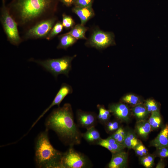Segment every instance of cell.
I'll return each instance as SVG.
<instances>
[{"label":"cell","mask_w":168,"mask_h":168,"mask_svg":"<svg viewBox=\"0 0 168 168\" xmlns=\"http://www.w3.org/2000/svg\"><path fill=\"white\" fill-rule=\"evenodd\" d=\"M88 161L84 155L76 152L72 147L62 153L60 168H82L86 167Z\"/></svg>","instance_id":"8992f818"},{"label":"cell","mask_w":168,"mask_h":168,"mask_svg":"<svg viewBox=\"0 0 168 168\" xmlns=\"http://www.w3.org/2000/svg\"><path fill=\"white\" fill-rule=\"evenodd\" d=\"M94 0H76L74 5L77 7H92Z\"/></svg>","instance_id":"4dcf8cb0"},{"label":"cell","mask_w":168,"mask_h":168,"mask_svg":"<svg viewBox=\"0 0 168 168\" xmlns=\"http://www.w3.org/2000/svg\"><path fill=\"white\" fill-rule=\"evenodd\" d=\"M59 37V41L57 47L59 49H66L75 44L77 40L72 36L66 33L60 35Z\"/></svg>","instance_id":"9a60e30c"},{"label":"cell","mask_w":168,"mask_h":168,"mask_svg":"<svg viewBox=\"0 0 168 168\" xmlns=\"http://www.w3.org/2000/svg\"><path fill=\"white\" fill-rule=\"evenodd\" d=\"M60 1L67 7H70L74 4L76 0H60Z\"/></svg>","instance_id":"d6a6232c"},{"label":"cell","mask_w":168,"mask_h":168,"mask_svg":"<svg viewBox=\"0 0 168 168\" xmlns=\"http://www.w3.org/2000/svg\"><path fill=\"white\" fill-rule=\"evenodd\" d=\"M151 113L148 122L151 126L152 129H157L161 125L162 118L159 111L153 112Z\"/></svg>","instance_id":"ffe728a7"},{"label":"cell","mask_w":168,"mask_h":168,"mask_svg":"<svg viewBox=\"0 0 168 168\" xmlns=\"http://www.w3.org/2000/svg\"><path fill=\"white\" fill-rule=\"evenodd\" d=\"M155 156L152 155H147L142 157L141 162L142 164L146 168L152 167L154 164Z\"/></svg>","instance_id":"d4e9b609"},{"label":"cell","mask_w":168,"mask_h":168,"mask_svg":"<svg viewBox=\"0 0 168 168\" xmlns=\"http://www.w3.org/2000/svg\"><path fill=\"white\" fill-rule=\"evenodd\" d=\"M45 125L46 130H53L64 144L70 147L81 142L82 134L75 123L69 103L54 110L47 118Z\"/></svg>","instance_id":"7a4b0ae2"},{"label":"cell","mask_w":168,"mask_h":168,"mask_svg":"<svg viewBox=\"0 0 168 168\" xmlns=\"http://www.w3.org/2000/svg\"><path fill=\"white\" fill-rule=\"evenodd\" d=\"M48 131L46 129L37 137L35 147V162L39 168H60L62 153L50 143Z\"/></svg>","instance_id":"3957f363"},{"label":"cell","mask_w":168,"mask_h":168,"mask_svg":"<svg viewBox=\"0 0 168 168\" xmlns=\"http://www.w3.org/2000/svg\"><path fill=\"white\" fill-rule=\"evenodd\" d=\"M165 166L164 161L163 159H161L157 164L156 168H164Z\"/></svg>","instance_id":"836d02e7"},{"label":"cell","mask_w":168,"mask_h":168,"mask_svg":"<svg viewBox=\"0 0 168 168\" xmlns=\"http://www.w3.org/2000/svg\"><path fill=\"white\" fill-rule=\"evenodd\" d=\"M140 142L134 134L132 132L129 131L125 133L124 144L126 147L134 149Z\"/></svg>","instance_id":"d6986e66"},{"label":"cell","mask_w":168,"mask_h":168,"mask_svg":"<svg viewBox=\"0 0 168 168\" xmlns=\"http://www.w3.org/2000/svg\"><path fill=\"white\" fill-rule=\"evenodd\" d=\"M157 154L162 158H168V147L157 149Z\"/></svg>","instance_id":"1f68e13d"},{"label":"cell","mask_w":168,"mask_h":168,"mask_svg":"<svg viewBox=\"0 0 168 168\" xmlns=\"http://www.w3.org/2000/svg\"><path fill=\"white\" fill-rule=\"evenodd\" d=\"M136 154L142 157L148 154V150L140 142L134 149Z\"/></svg>","instance_id":"f1b7e54d"},{"label":"cell","mask_w":168,"mask_h":168,"mask_svg":"<svg viewBox=\"0 0 168 168\" xmlns=\"http://www.w3.org/2000/svg\"><path fill=\"white\" fill-rule=\"evenodd\" d=\"M56 20V18L53 16L37 23L27 30L24 35V39L46 38L55 24Z\"/></svg>","instance_id":"52a82bcc"},{"label":"cell","mask_w":168,"mask_h":168,"mask_svg":"<svg viewBox=\"0 0 168 168\" xmlns=\"http://www.w3.org/2000/svg\"><path fill=\"white\" fill-rule=\"evenodd\" d=\"M109 110L117 119L122 121L128 120L129 109L125 104L121 103L113 104L109 107Z\"/></svg>","instance_id":"8fae6325"},{"label":"cell","mask_w":168,"mask_h":168,"mask_svg":"<svg viewBox=\"0 0 168 168\" xmlns=\"http://www.w3.org/2000/svg\"><path fill=\"white\" fill-rule=\"evenodd\" d=\"M115 44L114 35L111 32L95 30L86 43V46L101 49Z\"/></svg>","instance_id":"ba28073f"},{"label":"cell","mask_w":168,"mask_h":168,"mask_svg":"<svg viewBox=\"0 0 168 168\" xmlns=\"http://www.w3.org/2000/svg\"><path fill=\"white\" fill-rule=\"evenodd\" d=\"M136 130L138 134L143 138H146L152 130L148 122L146 119L139 120L137 123Z\"/></svg>","instance_id":"2e32d148"},{"label":"cell","mask_w":168,"mask_h":168,"mask_svg":"<svg viewBox=\"0 0 168 168\" xmlns=\"http://www.w3.org/2000/svg\"><path fill=\"white\" fill-rule=\"evenodd\" d=\"M72 91V89L71 86L66 83H63L51 104L43 112L34 123L31 128L34 127L37 122L52 107L55 105H57L58 107H59L61 103L64 98L68 95L71 94Z\"/></svg>","instance_id":"30bf717a"},{"label":"cell","mask_w":168,"mask_h":168,"mask_svg":"<svg viewBox=\"0 0 168 168\" xmlns=\"http://www.w3.org/2000/svg\"><path fill=\"white\" fill-rule=\"evenodd\" d=\"M97 107L99 113L97 115V119L101 123L105 124L108 121L110 117V112L106 110L103 105L98 104Z\"/></svg>","instance_id":"44dd1931"},{"label":"cell","mask_w":168,"mask_h":168,"mask_svg":"<svg viewBox=\"0 0 168 168\" xmlns=\"http://www.w3.org/2000/svg\"><path fill=\"white\" fill-rule=\"evenodd\" d=\"M134 115L139 120L145 119L149 112L145 106L139 104L137 105L133 109Z\"/></svg>","instance_id":"7402d4cb"},{"label":"cell","mask_w":168,"mask_h":168,"mask_svg":"<svg viewBox=\"0 0 168 168\" xmlns=\"http://www.w3.org/2000/svg\"><path fill=\"white\" fill-rule=\"evenodd\" d=\"M72 11L76 14L81 20V24L84 25L87 22L94 16V12L92 7H74Z\"/></svg>","instance_id":"4fadbf2b"},{"label":"cell","mask_w":168,"mask_h":168,"mask_svg":"<svg viewBox=\"0 0 168 168\" xmlns=\"http://www.w3.org/2000/svg\"><path fill=\"white\" fill-rule=\"evenodd\" d=\"M82 137L86 141L91 143L97 144L102 139L99 132L95 127L87 129L85 133L82 134Z\"/></svg>","instance_id":"e0dca14e"},{"label":"cell","mask_w":168,"mask_h":168,"mask_svg":"<svg viewBox=\"0 0 168 168\" xmlns=\"http://www.w3.org/2000/svg\"><path fill=\"white\" fill-rule=\"evenodd\" d=\"M88 28L84 25L78 24L74 26L71 30L66 33L69 34L78 39H86L85 34Z\"/></svg>","instance_id":"ac0fdd59"},{"label":"cell","mask_w":168,"mask_h":168,"mask_svg":"<svg viewBox=\"0 0 168 168\" xmlns=\"http://www.w3.org/2000/svg\"><path fill=\"white\" fill-rule=\"evenodd\" d=\"M105 124V129L109 132L116 131L119 128V123L117 121L107 122Z\"/></svg>","instance_id":"f546056e"},{"label":"cell","mask_w":168,"mask_h":168,"mask_svg":"<svg viewBox=\"0 0 168 168\" xmlns=\"http://www.w3.org/2000/svg\"><path fill=\"white\" fill-rule=\"evenodd\" d=\"M78 125L87 129L95 127L96 124L97 116L93 112H87L79 109L76 112Z\"/></svg>","instance_id":"9c48e42d"},{"label":"cell","mask_w":168,"mask_h":168,"mask_svg":"<svg viewBox=\"0 0 168 168\" xmlns=\"http://www.w3.org/2000/svg\"><path fill=\"white\" fill-rule=\"evenodd\" d=\"M145 107L149 113L159 111L156 102L154 100H147L145 103Z\"/></svg>","instance_id":"83f0119b"},{"label":"cell","mask_w":168,"mask_h":168,"mask_svg":"<svg viewBox=\"0 0 168 168\" xmlns=\"http://www.w3.org/2000/svg\"><path fill=\"white\" fill-rule=\"evenodd\" d=\"M122 100L124 102L133 105L139 104V98L133 94H128L125 96L123 97Z\"/></svg>","instance_id":"4316f807"},{"label":"cell","mask_w":168,"mask_h":168,"mask_svg":"<svg viewBox=\"0 0 168 168\" xmlns=\"http://www.w3.org/2000/svg\"><path fill=\"white\" fill-rule=\"evenodd\" d=\"M111 160L109 163V168H122L126 166L128 160V154L124 152L112 154Z\"/></svg>","instance_id":"5bb4252c"},{"label":"cell","mask_w":168,"mask_h":168,"mask_svg":"<svg viewBox=\"0 0 168 168\" xmlns=\"http://www.w3.org/2000/svg\"><path fill=\"white\" fill-rule=\"evenodd\" d=\"M62 24L66 29H72L74 26L75 22L73 19L69 16L63 14L62 15Z\"/></svg>","instance_id":"484cf974"},{"label":"cell","mask_w":168,"mask_h":168,"mask_svg":"<svg viewBox=\"0 0 168 168\" xmlns=\"http://www.w3.org/2000/svg\"><path fill=\"white\" fill-rule=\"evenodd\" d=\"M59 0H12L7 7L18 26L27 30L53 17Z\"/></svg>","instance_id":"6da1fadb"},{"label":"cell","mask_w":168,"mask_h":168,"mask_svg":"<svg viewBox=\"0 0 168 168\" xmlns=\"http://www.w3.org/2000/svg\"><path fill=\"white\" fill-rule=\"evenodd\" d=\"M63 27L62 22H57L54 25L46 39L48 40H51L62 31Z\"/></svg>","instance_id":"cb8c5ba5"},{"label":"cell","mask_w":168,"mask_h":168,"mask_svg":"<svg viewBox=\"0 0 168 168\" xmlns=\"http://www.w3.org/2000/svg\"><path fill=\"white\" fill-rule=\"evenodd\" d=\"M150 144L156 149L168 147V124L163 127L158 135L152 141Z\"/></svg>","instance_id":"7c38bea8"},{"label":"cell","mask_w":168,"mask_h":168,"mask_svg":"<svg viewBox=\"0 0 168 168\" xmlns=\"http://www.w3.org/2000/svg\"><path fill=\"white\" fill-rule=\"evenodd\" d=\"M76 56H65L56 59H48L44 60L30 59L43 67L46 70L51 73L55 77L63 74L68 77L72 68V62Z\"/></svg>","instance_id":"5b68a950"},{"label":"cell","mask_w":168,"mask_h":168,"mask_svg":"<svg viewBox=\"0 0 168 168\" xmlns=\"http://www.w3.org/2000/svg\"><path fill=\"white\" fill-rule=\"evenodd\" d=\"M2 2L0 21L8 41L11 44L18 46L22 41L18 30V25L11 15L5 0H2Z\"/></svg>","instance_id":"277c9868"},{"label":"cell","mask_w":168,"mask_h":168,"mask_svg":"<svg viewBox=\"0 0 168 168\" xmlns=\"http://www.w3.org/2000/svg\"><path fill=\"white\" fill-rule=\"evenodd\" d=\"M105 139L112 150V154L122 152L126 147L124 145L118 142L111 136Z\"/></svg>","instance_id":"603a6c76"}]
</instances>
